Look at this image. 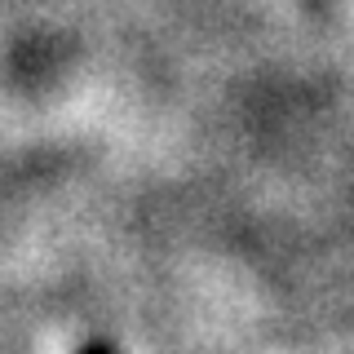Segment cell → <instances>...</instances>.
I'll use <instances>...</instances> for the list:
<instances>
[{"instance_id":"6da1fadb","label":"cell","mask_w":354,"mask_h":354,"mask_svg":"<svg viewBox=\"0 0 354 354\" xmlns=\"http://www.w3.org/2000/svg\"><path fill=\"white\" fill-rule=\"evenodd\" d=\"M80 354H115V350H111V346H106V341H88V346H84Z\"/></svg>"}]
</instances>
